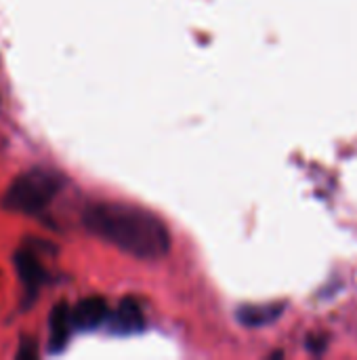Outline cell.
Listing matches in <instances>:
<instances>
[{"mask_svg":"<svg viewBox=\"0 0 357 360\" xmlns=\"http://www.w3.org/2000/svg\"><path fill=\"white\" fill-rule=\"evenodd\" d=\"M107 321V302L101 297H86L80 300L74 308H72V325L78 329H97L99 325H103Z\"/></svg>","mask_w":357,"mask_h":360,"instance_id":"277c9868","label":"cell"},{"mask_svg":"<svg viewBox=\"0 0 357 360\" xmlns=\"http://www.w3.org/2000/svg\"><path fill=\"white\" fill-rule=\"evenodd\" d=\"M109 327L114 333L130 335L145 327V316L139 304L133 297H124L118 306V310L109 316Z\"/></svg>","mask_w":357,"mask_h":360,"instance_id":"5b68a950","label":"cell"},{"mask_svg":"<svg viewBox=\"0 0 357 360\" xmlns=\"http://www.w3.org/2000/svg\"><path fill=\"white\" fill-rule=\"evenodd\" d=\"M282 316V306L280 304H263V306H244L238 312V321L244 327H265L271 325Z\"/></svg>","mask_w":357,"mask_h":360,"instance_id":"52a82bcc","label":"cell"},{"mask_svg":"<svg viewBox=\"0 0 357 360\" xmlns=\"http://www.w3.org/2000/svg\"><path fill=\"white\" fill-rule=\"evenodd\" d=\"M61 188H63V177L57 171L36 167L21 173L8 186L2 198V207L21 215H36L53 202V198L61 192Z\"/></svg>","mask_w":357,"mask_h":360,"instance_id":"7a4b0ae2","label":"cell"},{"mask_svg":"<svg viewBox=\"0 0 357 360\" xmlns=\"http://www.w3.org/2000/svg\"><path fill=\"white\" fill-rule=\"evenodd\" d=\"M72 310L67 304H57L48 316V344L53 352H61L72 333Z\"/></svg>","mask_w":357,"mask_h":360,"instance_id":"8992f818","label":"cell"},{"mask_svg":"<svg viewBox=\"0 0 357 360\" xmlns=\"http://www.w3.org/2000/svg\"><path fill=\"white\" fill-rule=\"evenodd\" d=\"M82 224L93 236L137 259L156 262L170 251V234L164 221L141 207L93 202L86 207Z\"/></svg>","mask_w":357,"mask_h":360,"instance_id":"6da1fadb","label":"cell"},{"mask_svg":"<svg viewBox=\"0 0 357 360\" xmlns=\"http://www.w3.org/2000/svg\"><path fill=\"white\" fill-rule=\"evenodd\" d=\"M15 268L19 274V281L25 287V293L34 297L46 283H48V272L38 259V255L29 249H19L15 253Z\"/></svg>","mask_w":357,"mask_h":360,"instance_id":"3957f363","label":"cell"}]
</instances>
